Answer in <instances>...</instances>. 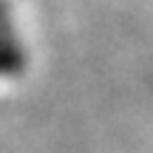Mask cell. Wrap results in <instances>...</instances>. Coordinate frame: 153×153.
<instances>
[{"mask_svg": "<svg viewBox=\"0 0 153 153\" xmlns=\"http://www.w3.org/2000/svg\"><path fill=\"white\" fill-rule=\"evenodd\" d=\"M26 65V51L17 43L14 26L9 20V9L0 0V74H17Z\"/></svg>", "mask_w": 153, "mask_h": 153, "instance_id": "cell-1", "label": "cell"}]
</instances>
